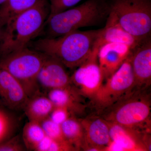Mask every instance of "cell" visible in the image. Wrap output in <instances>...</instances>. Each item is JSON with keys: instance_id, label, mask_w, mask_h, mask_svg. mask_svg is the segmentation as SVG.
Instances as JSON below:
<instances>
[{"instance_id": "obj_1", "label": "cell", "mask_w": 151, "mask_h": 151, "mask_svg": "<svg viewBox=\"0 0 151 151\" xmlns=\"http://www.w3.org/2000/svg\"><path fill=\"white\" fill-rule=\"evenodd\" d=\"M100 29H78L56 37H46L36 42L37 51L54 58L65 67H78L93 51Z\"/></svg>"}, {"instance_id": "obj_2", "label": "cell", "mask_w": 151, "mask_h": 151, "mask_svg": "<svg viewBox=\"0 0 151 151\" xmlns=\"http://www.w3.org/2000/svg\"><path fill=\"white\" fill-rule=\"evenodd\" d=\"M50 14L47 0H40L33 7L10 21L3 29L0 56L25 48L41 31Z\"/></svg>"}, {"instance_id": "obj_3", "label": "cell", "mask_w": 151, "mask_h": 151, "mask_svg": "<svg viewBox=\"0 0 151 151\" xmlns=\"http://www.w3.org/2000/svg\"><path fill=\"white\" fill-rule=\"evenodd\" d=\"M109 13V4L105 0H87L48 17L47 37H58L80 28L99 25L107 20Z\"/></svg>"}, {"instance_id": "obj_4", "label": "cell", "mask_w": 151, "mask_h": 151, "mask_svg": "<svg viewBox=\"0 0 151 151\" xmlns=\"http://www.w3.org/2000/svg\"><path fill=\"white\" fill-rule=\"evenodd\" d=\"M47 57V55L27 47L1 57L0 68L19 82L29 98L39 92L37 76Z\"/></svg>"}, {"instance_id": "obj_5", "label": "cell", "mask_w": 151, "mask_h": 151, "mask_svg": "<svg viewBox=\"0 0 151 151\" xmlns=\"http://www.w3.org/2000/svg\"><path fill=\"white\" fill-rule=\"evenodd\" d=\"M110 12L119 24L140 42L151 33V0H113Z\"/></svg>"}, {"instance_id": "obj_6", "label": "cell", "mask_w": 151, "mask_h": 151, "mask_svg": "<svg viewBox=\"0 0 151 151\" xmlns=\"http://www.w3.org/2000/svg\"><path fill=\"white\" fill-rule=\"evenodd\" d=\"M134 77L129 55L120 67L106 79L94 99L100 107L111 106L129 92L135 86Z\"/></svg>"}, {"instance_id": "obj_7", "label": "cell", "mask_w": 151, "mask_h": 151, "mask_svg": "<svg viewBox=\"0 0 151 151\" xmlns=\"http://www.w3.org/2000/svg\"><path fill=\"white\" fill-rule=\"evenodd\" d=\"M98 50L94 48L70 76L71 85L80 95L94 98L103 85L104 78L98 63Z\"/></svg>"}, {"instance_id": "obj_8", "label": "cell", "mask_w": 151, "mask_h": 151, "mask_svg": "<svg viewBox=\"0 0 151 151\" xmlns=\"http://www.w3.org/2000/svg\"><path fill=\"white\" fill-rule=\"evenodd\" d=\"M150 105L146 99L133 98L121 103L108 117V122L133 129L147 122Z\"/></svg>"}, {"instance_id": "obj_9", "label": "cell", "mask_w": 151, "mask_h": 151, "mask_svg": "<svg viewBox=\"0 0 151 151\" xmlns=\"http://www.w3.org/2000/svg\"><path fill=\"white\" fill-rule=\"evenodd\" d=\"M29 98L19 82L0 68V104L12 110L24 109Z\"/></svg>"}, {"instance_id": "obj_10", "label": "cell", "mask_w": 151, "mask_h": 151, "mask_svg": "<svg viewBox=\"0 0 151 151\" xmlns=\"http://www.w3.org/2000/svg\"><path fill=\"white\" fill-rule=\"evenodd\" d=\"M81 123L84 134L82 148L88 151H105L111 142L108 122L96 118Z\"/></svg>"}, {"instance_id": "obj_11", "label": "cell", "mask_w": 151, "mask_h": 151, "mask_svg": "<svg viewBox=\"0 0 151 151\" xmlns=\"http://www.w3.org/2000/svg\"><path fill=\"white\" fill-rule=\"evenodd\" d=\"M129 56L135 84H150L151 79V37L141 42L131 50Z\"/></svg>"}, {"instance_id": "obj_12", "label": "cell", "mask_w": 151, "mask_h": 151, "mask_svg": "<svg viewBox=\"0 0 151 151\" xmlns=\"http://www.w3.org/2000/svg\"><path fill=\"white\" fill-rule=\"evenodd\" d=\"M132 48L123 43L104 45L98 50V60L103 78L111 76L129 55Z\"/></svg>"}, {"instance_id": "obj_13", "label": "cell", "mask_w": 151, "mask_h": 151, "mask_svg": "<svg viewBox=\"0 0 151 151\" xmlns=\"http://www.w3.org/2000/svg\"><path fill=\"white\" fill-rule=\"evenodd\" d=\"M65 67L59 60L47 55L38 74L39 86L50 90L71 85L70 76Z\"/></svg>"}, {"instance_id": "obj_14", "label": "cell", "mask_w": 151, "mask_h": 151, "mask_svg": "<svg viewBox=\"0 0 151 151\" xmlns=\"http://www.w3.org/2000/svg\"><path fill=\"white\" fill-rule=\"evenodd\" d=\"M111 43L125 44L132 49L139 42L119 24L115 17L110 12L105 27L100 29L94 48L99 49L104 45Z\"/></svg>"}, {"instance_id": "obj_15", "label": "cell", "mask_w": 151, "mask_h": 151, "mask_svg": "<svg viewBox=\"0 0 151 151\" xmlns=\"http://www.w3.org/2000/svg\"><path fill=\"white\" fill-rule=\"evenodd\" d=\"M111 141L119 144L124 151L147 150L137 133L133 129L122 127L118 124L108 122Z\"/></svg>"}, {"instance_id": "obj_16", "label": "cell", "mask_w": 151, "mask_h": 151, "mask_svg": "<svg viewBox=\"0 0 151 151\" xmlns=\"http://www.w3.org/2000/svg\"><path fill=\"white\" fill-rule=\"evenodd\" d=\"M79 95L76 89L71 85L49 90L47 96L54 106L67 108L72 114L78 113L82 109Z\"/></svg>"}, {"instance_id": "obj_17", "label": "cell", "mask_w": 151, "mask_h": 151, "mask_svg": "<svg viewBox=\"0 0 151 151\" xmlns=\"http://www.w3.org/2000/svg\"><path fill=\"white\" fill-rule=\"evenodd\" d=\"M54 107L47 96L38 92L29 98L24 109L29 121L40 123L49 117Z\"/></svg>"}, {"instance_id": "obj_18", "label": "cell", "mask_w": 151, "mask_h": 151, "mask_svg": "<svg viewBox=\"0 0 151 151\" xmlns=\"http://www.w3.org/2000/svg\"><path fill=\"white\" fill-rule=\"evenodd\" d=\"M40 0H6L0 6V25L4 27L10 21L33 7Z\"/></svg>"}, {"instance_id": "obj_19", "label": "cell", "mask_w": 151, "mask_h": 151, "mask_svg": "<svg viewBox=\"0 0 151 151\" xmlns=\"http://www.w3.org/2000/svg\"><path fill=\"white\" fill-rule=\"evenodd\" d=\"M61 127L65 139L76 150L82 148L84 142V134L81 122L70 116L61 124Z\"/></svg>"}, {"instance_id": "obj_20", "label": "cell", "mask_w": 151, "mask_h": 151, "mask_svg": "<svg viewBox=\"0 0 151 151\" xmlns=\"http://www.w3.org/2000/svg\"><path fill=\"white\" fill-rule=\"evenodd\" d=\"M45 136L40 123L29 121L24 127L22 139L26 150L35 151L38 145Z\"/></svg>"}, {"instance_id": "obj_21", "label": "cell", "mask_w": 151, "mask_h": 151, "mask_svg": "<svg viewBox=\"0 0 151 151\" xmlns=\"http://www.w3.org/2000/svg\"><path fill=\"white\" fill-rule=\"evenodd\" d=\"M40 124L45 135L51 139L58 142H68L63 133L61 125L53 122L49 117Z\"/></svg>"}, {"instance_id": "obj_22", "label": "cell", "mask_w": 151, "mask_h": 151, "mask_svg": "<svg viewBox=\"0 0 151 151\" xmlns=\"http://www.w3.org/2000/svg\"><path fill=\"white\" fill-rule=\"evenodd\" d=\"M14 126L11 116L0 108V144L8 139L13 130Z\"/></svg>"}, {"instance_id": "obj_23", "label": "cell", "mask_w": 151, "mask_h": 151, "mask_svg": "<svg viewBox=\"0 0 151 151\" xmlns=\"http://www.w3.org/2000/svg\"><path fill=\"white\" fill-rule=\"evenodd\" d=\"M50 14L51 16L60 12L68 9L82 0H49Z\"/></svg>"}, {"instance_id": "obj_24", "label": "cell", "mask_w": 151, "mask_h": 151, "mask_svg": "<svg viewBox=\"0 0 151 151\" xmlns=\"http://www.w3.org/2000/svg\"><path fill=\"white\" fill-rule=\"evenodd\" d=\"M25 150L22 137L19 136L8 139L0 144V151H22Z\"/></svg>"}, {"instance_id": "obj_25", "label": "cell", "mask_w": 151, "mask_h": 151, "mask_svg": "<svg viewBox=\"0 0 151 151\" xmlns=\"http://www.w3.org/2000/svg\"><path fill=\"white\" fill-rule=\"evenodd\" d=\"M71 113L67 108L54 106L50 115L49 118L53 122L61 125L71 116Z\"/></svg>"}, {"instance_id": "obj_26", "label": "cell", "mask_w": 151, "mask_h": 151, "mask_svg": "<svg viewBox=\"0 0 151 151\" xmlns=\"http://www.w3.org/2000/svg\"><path fill=\"white\" fill-rule=\"evenodd\" d=\"M52 140L47 136L42 140L36 148L35 151H49Z\"/></svg>"}, {"instance_id": "obj_27", "label": "cell", "mask_w": 151, "mask_h": 151, "mask_svg": "<svg viewBox=\"0 0 151 151\" xmlns=\"http://www.w3.org/2000/svg\"><path fill=\"white\" fill-rule=\"evenodd\" d=\"M3 31V27L0 25V42H1V39Z\"/></svg>"}, {"instance_id": "obj_28", "label": "cell", "mask_w": 151, "mask_h": 151, "mask_svg": "<svg viewBox=\"0 0 151 151\" xmlns=\"http://www.w3.org/2000/svg\"><path fill=\"white\" fill-rule=\"evenodd\" d=\"M6 0H0V6L4 4Z\"/></svg>"}]
</instances>
